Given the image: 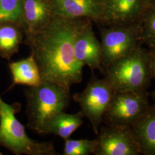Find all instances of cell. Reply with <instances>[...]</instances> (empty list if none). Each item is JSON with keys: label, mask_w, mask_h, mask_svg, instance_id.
Returning <instances> with one entry per match:
<instances>
[{"label": "cell", "mask_w": 155, "mask_h": 155, "mask_svg": "<svg viewBox=\"0 0 155 155\" xmlns=\"http://www.w3.org/2000/svg\"><path fill=\"white\" fill-rule=\"evenodd\" d=\"M87 24L60 19L38 31L28 32V44L42 80L70 90L82 82L83 66L75 58L74 44Z\"/></svg>", "instance_id": "obj_1"}, {"label": "cell", "mask_w": 155, "mask_h": 155, "mask_svg": "<svg viewBox=\"0 0 155 155\" xmlns=\"http://www.w3.org/2000/svg\"><path fill=\"white\" fill-rule=\"evenodd\" d=\"M115 91H148L153 79L150 51L140 46L103 72Z\"/></svg>", "instance_id": "obj_2"}, {"label": "cell", "mask_w": 155, "mask_h": 155, "mask_svg": "<svg viewBox=\"0 0 155 155\" xmlns=\"http://www.w3.org/2000/svg\"><path fill=\"white\" fill-rule=\"evenodd\" d=\"M70 90L44 80L39 86L26 89V114L29 128L43 134L47 122L68 107L70 101Z\"/></svg>", "instance_id": "obj_3"}, {"label": "cell", "mask_w": 155, "mask_h": 155, "mask_svg": "<svg viewBox=\"0 0 155 155\" xmlns=\"http://www.w3.org/2000/svg\"><path fill=\"white\" fill-rule=\"evenodd\" d=\"M20 110V104H8L0 95V145L16 155L58 154L52 142H38L28 137L16 117Z\"/></svg>", "instance_id": "obj_4"}, {"label": "cell", "mask_w": 155, "mask_h": 155, "mask_svg": "<svg viewBox=\"0 0 155 155\" xmlns=\"http://www.w3.org/2000/svg\"><path fill=\"white\" fill-rule=\"evenodd\" d=\"M114 92L105 78L99 79L93 75L83 91L72 97L79 104L84 117L88 119L95 134L98 133Z\"/></svg>", "instance_id": "obj_5"}, {"label": "cell", "mask_w": 155, "mask_h": 155, "mask_svg": "<svg viewBox=\"0 0 155 155\" xmlns=\"http://www.w3.org/2000/svg\"><path fill=\"white\" fill-rule=\"evenodd\" d=\"M150 105L148 91H117L104 116L103 123L130 127Z\"/></svg>", "instance_id": "obj_6"}, {"label": "cell", "mask_w": 155, "mask_h": 155, "mask_svg": "<svg viewBox=\"0 0 155 155\" xmlns=\"http://www.w3.org/2000/svg\"><path fill=\"white\" fill-rule=\"evenodd\" d=\"M101 38L103 70L143 45L138 25L103 29Z\"/></svg>", "instance_id": "obj_7"}, {"label": "cell", "mask_w": 155, "mask_h": 155, "mask_svg": "<svg viewBox=\"0 0 155 155\" xmlns=\"http://www.w3.org/2000/svg\"><path fill=\"white\" fill-rule=\"evenodd\" d=\"M95 155H141L139 144L130 127L101 126L97 134Z\"/></svg>", "instance_id": "obj_8"}, {"label": "cell", "mask_w": 155, "mask_h": 155, "mask_svg": "<svg viewBox=\"0 0 155 155\" xmlns=\"http://www.w3.org/2000/svg\"><path fill=\"white\" fill-rule=\"evenodd\" d=\"M149 5L150 0H105L101 19L111 27L136 25Z\"/></svg>", "instance_id": "obj_9"}, {"label": "cell", "mask_w": 155, "mask_h": 155, "mask_svg": "<svg viewBox=\"0 0 155 155\" xmlns=\"http://www.w3.org/2000/svg\"><path fill=\"white\" fill-rule=\"evenodd\" d=\"M74 54L78 61L83 67H89L92 71L98 70L103 73L101 44L89 23L81 30L76 38Z\"/></svg>", "instance_id": "obj_10"}, {"label": "cell", "mask_w": 155, "mask_h": 155, "mask_svg": "<svg viewBox=\"0 0 155 155\" xmlns=\"http://www.w3.org/2000/svg\"><path fill=\"white\" fill-rule=\"evenodd\" d=\"M56 13L64 18L86 17L102 18L103 5L97 0H54Z\"/></svg>", "instance_id": "obj_11"}, {"label": "cell", "mask_w": 155, "mask_h": 155, "mask_svg": "<svg viewBox=\"0 0 155 155\" xmlns=\"http://www.w3.org/2000/svg\"><path fill=\"white\" fill-rule=\"evenodd\" d=\"M141 155H155V103L130 127Z\"/></svg>", "instance_id": "obj_12"}, {"label": "cell", "mask_w": 155, "mask_h": 155, "mask_svg": "<svg viewBox=\"0 0 155 155\" xmlns=\"http://www.w3.org/2000/svg\"><path fill=\"white\" fill-rule=\"evenodd\" d=\"M83 113L81 111L75 114H67L63 111L57 113L47 122L43 134H54L64 140L70 139L83 124Z\"/></svg>", "instance_id": "obj_13"}, {"label": "cell", "mask_w": 155, "mask_h": 155, "mask_svg": "<svg viewBox=\"0 0 155 155\" xmlns=\"http://www.w3.org/2000/svg\"><path fill=\"white\" fill-rule=\"evenodd\" d=\"M9 66L13 79L9 89L17 84L35 87L42 82L39 67L32 54L25 59L11 63Z\"/></svg>", "instance_id": "obj_14"}, {"label": "cell", "mask_w": 155, "mask_h": 155, "mask_svg": "<svg viewBox=\"0 0 155 155\" xmlns=\"http://www.w3.org/2000/svg\"><path fill=\"white\" fill-rule=\"evenodd\" d=\"M23 11L29 32L38 31L48 24V8L43 0H25Z\"/></svg>", "instance_id": "obj_15"}, {"label": "cell", "mask_w": 155, "mask_h": 155, "mask_svg": "<svg viewBox=\"0 0 155 155\" xmlns=\"http://www.w3.org/2000/svg\"><path fill=\"white\" fill-rule=\"evenodd\" d=\"M21 39L17 28L9 25L0 27V55L9 59L17 52Z\"/></svg>", "instance_id": "obj_16"}, {"label": "cell", "mask_w": 155, "mask_h": 155, "mask_svg": "<svg viewBox=\"0 0 155 155\" xmlns=\"http://www.w3.org/2000/svg\"><path fill=\"white\" fill-rule=\"evenodd\" d=\"M143 44L155 48V5H149L137 24Z\"/></svg>", "instance_id": "obj_17"}, {"label": "cell", "mask_w": 155, "mask_h": 155, "mask_svg": "<svg viewBox=\"0 0 155 155\" xmlns=\"http://www.w3.org/2000/svg\"><path fill=\"white\" fill-rule=\"evenodd\" d=\"M96 140L67 139L64 140L63 155H94Z\"/></svg>", "instance_id": "obj_18"}, {"label": "cell", "mask_w": 155, "mask_h": 155, "mask_svg": "<svg viewBox=\"0 0 155 155\" xmlns=\"http://www.w3.org/2000/svg\"><path fill=\"white\" fill-rule=\"evenodd\" d=\"M23 13L21 0H0V24L19 21Z\"/></svg>", "instance_id": "obj_19"}, {"label": "cell", "mask_w": 155, "mask_h": 155, "mask_svg": "<svg viewBox=\"0 0 155 155\" xmlns=\"http://www.w3.org/2000/svg\"><path fill=\"white\" fill-rule=\"evenodd\" d=\"M151 55V70L152 74V78L155 81V89L152 93V98L155 103V48H150Z\"/></svg>", "instance_id": "obj_20"}, {"label": "cell", "mask_w": 155, "mask_h": 155, "mask_svg": "<svg viewBox=\"0 0 155 155\" xmlns=\"http://www.w3.org/2000/svg\"><path fill=\"white\" fill-rule=\"evenodd\" d=\"M150 5H155V0H150Z\"/></svg>", "instance_id": "obj_21"}, {"label": "cell", "mask_w": 155, "mask_h": 155, "mask_svg": "<svg viewBox=\"0 0 155 155\" xmlns=\"http://www.w3.org/2000/svg\"><path fill=\"white\" fill-rule=\"evenodd\" d=\"M97 1H100V0H97Z\"/></svg>", "instance_id": "obj_22"}]
</instances>
